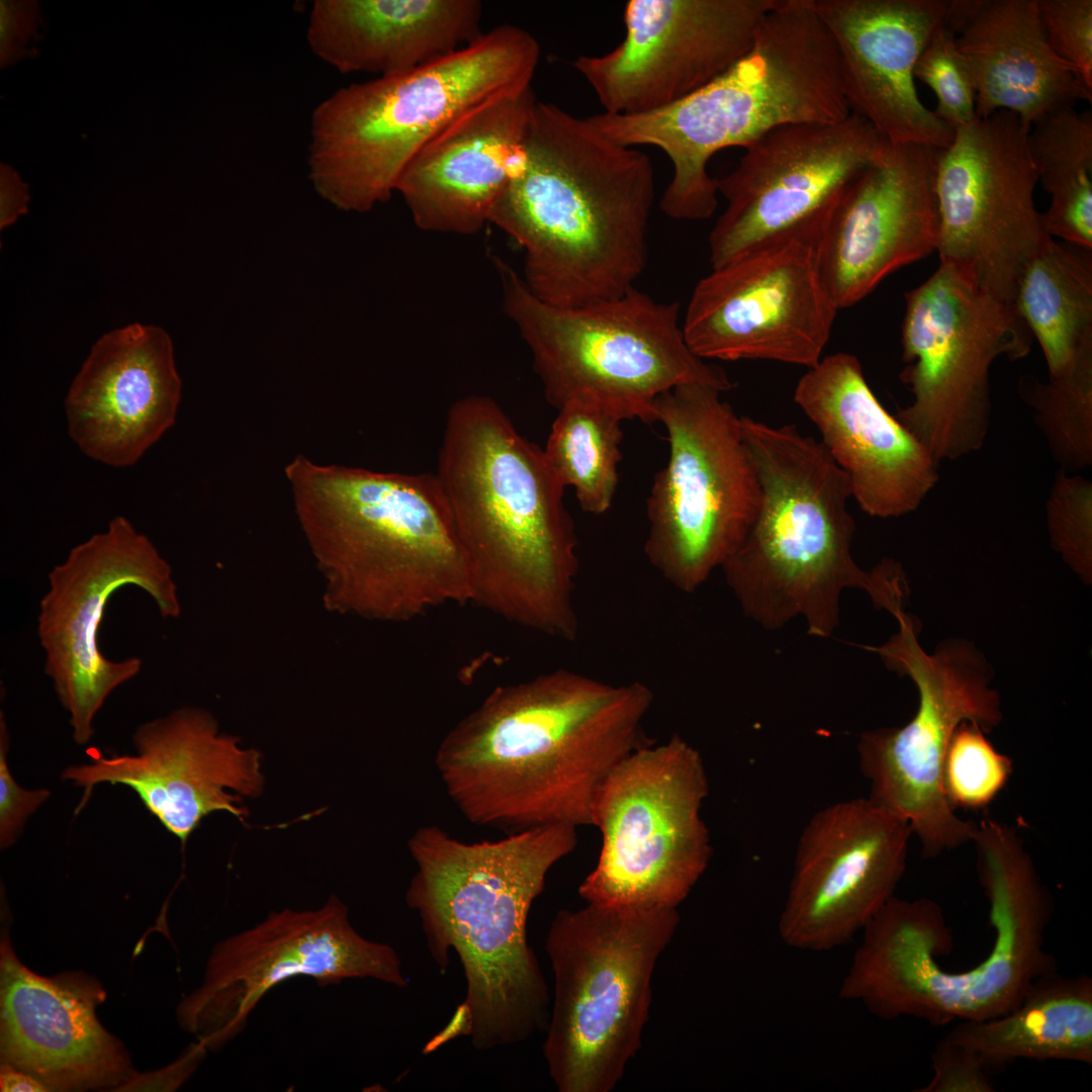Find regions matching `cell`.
Instances as JSON below:
<instances>
[{
    "mask_svg": "<svg viewBox=\"0 0 1092 1092\" xmlns=\"http://www.w3.org/2000/svg\"><path fill=\"white\" fill-rule=\"evenodd\" d=\"M850 114L839 58L812 0H780L750 50L713 81L665 108L636 115L603 112L592 126L626 147L653 146L673 174L660 198L670 218H709L717 207L708 162L729 147L746 149L797 123L836 122Z\"/></svg>",
    "mask_w": 1092,
    "mask_h": 1092,
    "instance_id": "7",
    "label": "cell"
},
{
    "mask_svg": "<svg viewBox=\"0 0 1092 1092\" xmlns=\"http://www.w3.org/2000/svg\"><path fill=\"white\" fill-rule=\"evenodd\" d=\"M933 1076L918 1092H993L987 1066L973 1050L945 1036L931 1055Z\"/></svg>",
    "mask_w": 1092,
    "mask_h": 1092,
    "instance_id": "41",
    "label": "cell"
},
{
    "mask_svg": "<svg viewBox=\"0 0 1092 1092\" xmlns=\"http://www.w3.org/2000/svg\"><path fill=\"white\" fill-rule=\"evenodd\" d=\"M1012 302L1042 349L1049 378L1092 365L1090 250L1049 240L1024 267Z\"/></svg>",
    "mask_w": 1092,
    "mask_h": 1092,
    "instance_id": "33",
    "label": "cell"
},
{
    "mask_svg": "<svg viewBox=\"0 0 1092 1092\" xmlns=\"http://www.w3.org/2000/svg\"><path fill=\"white\" fill-rule=\"evenodd\" d=\"M477 0H315L306 40L342 74L402 73L472 42L480 30Z\"/></svg>",
    "mask_w": 1092,
    "mask_h": 1092,
    "instance_id": "31",
    "label": "cell"
},
{
    "mask_svg": "<svg viewBox=\"0 0 1092 1092\" xmlns=\"http://www.w3.org/2000/svg\"><path fill=\"white\" fill-rule=\"evenodd\" d=\"M1032 410L1051 454L1062 469L1079 471L1092 464V365L1046 381L1022 376L1017 385Z\"/></svg>",
    "mask_w": 1092,
    "mask_h": 1092,
    "instance_id": "36",
    "label": "cell"
},
{
    "mask_svg": "<svg viewBox=\"0 0 1092 1092\" xmlns=\"http://www.w3.org/2000/svg\"><path fill=\"white\" fill-rule=\"evenodd\" d=\"M625 420L611 406L574 399L558 410L552 424L544 454L561 483L574 489L585 513L603 515L613 504Z\"/></svg>",
    "mask_w": 1092,
    "mask_h": 1092,
    "instance_id": "35",
    "label": "cell"
},
{
    "mask_svg": "<svg viewBox=\"0 0 1092 1092\" xmlns=\"http://www.w3.org/2000/svg\"><path fill=\"white\" fill-rule=\"evenodd\" d=\"M44 21L36 0L0 1V68L39 55Z\"/></svg>",
    "mask_w": 1092,
    "mask_h": 1092,
    "instance_id": "42",
    "label": "cell"
},
{
    "mask_svg": "<svg viewBox=\"0 0 1092 1092\" xmlns=\"http://www.w3.org/2000/svg\"><path fill=\"white\" fill-rule=\"evenodd\" d=\"M948 24L976 94V115L1016 114L1031 128L1092 91L1050 47L1037 0H951Z\"/></svg>",
    "mask_w": 1092,
    "mask_h": 1092,
    "instance_id": "30",
    "label": "cell"
},
{
    "mask_svg": "<svg viewBox=\"0 0 1092 1092\" xmlns=\"http://www.w3.org/2000/svg\"><path fill=\"white\" fill-rule=\"evenodd\" d=\"M532 88L502 92L463 111L411 160L395 191L426 232L471 235L519 167L536 103Z\"/></svg>",
    "mask_w": 1092,
    "mask_h": 1092,
    "instance_id": "29",
    "label": "cell"
},
{
    "mask_svg": "<svg viewBox=\"0 0 1092 1092\" xmlns=\"http://www.w3.org/2000/svg\"><path fill=\"white\" fill-rule=\"evenodd\" d=\"M48 578L37 616L44 673L70 714L75 741L84 744L107 697L142 668L138 657L113 661L99 649L107 602L118 588L135 585L152 597L163 618H176L181 610L177 586L153 542L121 516L75 546Z\"/></svg>",
    "mask_w": 1092,
    "mask_h": 1092,
    "instance_id": "18",
    "label": "cell"
},
{
    "mask_svg": "<svg viewBox=\"0 0 1092 1092\" xmlns=\"http://www.w3.org/2000/svg\"><path fill=\"white\" fill-rule=\"evenodd\" d=\"M987 1067L1017 1060L1092 1064V979L1057 971L1037 979L1008 1012L959 1021L946 1035Z\"/></svg>",
    "mask_w": 1092,
    "mask_h": 1092,
    "instance_id": "32",
    "label": "cell"
},
{
    "mask_svg": "<svg viewBox=\"0 0 1092 1092\" xmlns=\"http://www.w3.org/2000/svg\"><path fill=\"white\" fill-rule=\"evenodd\" d=\"M721 393L686 383L654 402L669 453L647 497L644 552L652 567L685 594L696 592L736 551L760 505L740 417Z\"/></svg>",
    "mask_w": 1092,
    "mask_h": 1092,
    "instance_id": "12",
    "label": "cell"
},
{
    "mask_svg": "<svg viewBox=\"0 0 1092 1092\" xmlns=\"http://www.w3.org/2000/svg\"><path fill=\"white\" fill-rule=\"evenodd\" d=\"M956 34L944 19L914 68V78L930 87L936 95L934 113L953 129L977 118L974 85L958 53Z\"/></svg>",
    "mask_w": 1092,
    "mask_h": 1092,
    "instance_id": "39",
    "label": "cell"
},
{
    "mask_svg": "<svg viewBox=\"0 0 1092 1092\" xmlns=\"http://www.w3.org/2000/svg\"><path fill=\"white\" fill-rule=\"evenodd\" d=\"M539 59L536 38L505 24L415 69L339 88L310 116L307 165L315 191L345 211L387 201L433 136L471 106L531 87Z\"/></svg>",
    "mask_w": 1092,
    "mask_h": 1092,
    "instance_id": "8",
    "label": "cell"
},
{
    "mask_svg": "<svg viewBox=\"0 0 1092 1092\" xmlns=\"http://www.w3.org/2000/svg\"><path fill=\"white\" fill-rule=\"evenodd\" d=\"M1 1091H49L48 1088L31 1075L1 1064L0 1074Z\"/></svg>",
    "mask_w": 1092,
    "mask_h": 1092,
    "instance_id": "46",
    "label": "cell"
},
{
    "mask_svg": "<svg viewBox=\"0 0 1092 1092\" xmlns=\"http://www.w3.org/2000/svg\"><path fill=\"white\" fill-rule=\"evenodd\" d=\"M29 187L9 164L0 163V229L13 224L28 211Z\"/></svg>",
    "mask_w": 1092,
    "mask_h": 1092,
    "instance_id": "45",
    "label": "cell"
},
{
    "mask_svg": "<svg viewBox=\"0 0 1092 1092\" xmlns=\"http://www.w3.org/2000/svg\"><path fill=\"white\" fill-rule=\"evenodd\" d=\"M889 142L861 116L776 128L717 179L726 207L709 235L712 268L788 240L815 244L848 184Z\"/></svg>",
    "mask_w": 1092,
    "mask_h": 1092,
    "instance_id": "17",
    "label": "cell"
},
{
    "mask_svg": "<svg viewBox=\"0 0 1092 1092\" xmlns=\"http://www.w3.org/2000/svg\"><path fill=\"white\" fill-rule=\"evenodd\" d=\"M708 794L703 757L679 735L628 755L596 797L592 826L602 846L580 897L607 906L677 908L711 860L701 815Z\"/></svg>",
    "mask_w": 1092,
    "mask_h": 1092,
    "instance_id": "14",
    "label": "cell"
},
{
    "mask_svg": "<svg viewBox=\"0 0 1092 1092\" xmlns=\"http://www.w3.org/2000/svg\"><path fill=\"white\" fill-rule=\"evenodd\" d=\"M899 630L877 652L886 666L915 684L919 704L902 727L861 733L859 767L871 787L870 799L902 818L922 845L925 857L973 840L977 824L956 814L943 789L944 756L963 722L990 732L1002 720L991 668L969 642L948 640L934 653L917 640L916 624L905 612L895 618Z\"/></svg>",
    "mask_w": 1092,
    "mask_h": 1092,
    "instance_id": "13",
    "label": "cell"
},
{
    "mask_svg": "<svg viewBox=\"0 0 1092 1092\" xmlns=\"http://www.w3.org/2000/svg\"><path fill=\"white\" fill-rule=\"evenodd\" d=\"M492 259L504 311L529 348L545 397L555 408L592 399L626 420L648 424L656 422L655 399L675 386L734 388L722 367L688 346L676 301H657L633 287L582 306H555L537 298L507 262Z\"/></svg>",
    "mask_w": 1092,
    "mask_h": 1092,
    "instance_id": "10",
    "label": "cell"
},
{
    "mask_svg": "<svg viewBox=\"0 0 1092 1092\" xmlns=\"http://www.w3.org/2000/svg\"><path fill=\"white\" fill-rule=\"evenodd\" d=\"M780 0H629L626 35L573 67L605 112L636 115L665 108L720 76L751 48Z\"/></svg>",
    "mask_w": 1092,
    "mask_h": 1092,
    "instance_id": "21",
    "label": "cell"
},
{
    "mask_svg": "<svg viewBox=\"0 0 1092 1092\" xmlns=\"http://www.w3.org/2000/svg\"><path fill=\"white\" fill-rule=\"evenodd\" d=\"M912 831L870 798L816 812L799 838L779 934L790 947L846 944L894 897Z\"/></svg>",
    "mask_w": 1092,
    "mask_h": 1092,
    "instance_id": "22",
    "label": "cell"
},
{
    "mask_svg": "<svg viewBox=\"0 0 1092 1092\" xmlns=\"http://www.w3.org/2000/svg\"><path fill=\"white\" fill-rule=\"evenodd\" d=\"M1028 143L1038 181L1051 196L1043 213L1049 235L1091 251V111L1061 107L1031 126Z\"/></svg>",
    "mask_w": 1092,
    "mask_h": 1092,
    "instance_id": "34",
    "label": "cell"
},
{
    "mask_svg": "<svg viewBox=\"0 0 1092 1092\" xmlns=\"http://www.w3.org/2000/svg\"><path fill=\"white\" fill-rule=\"evenodd\" d=\"M182 383L169 335L131 324L92 346L65 399L70 438L89 458L128 467L174 425Z\"/></svg>",
    "mask_w": 1092,
    "mask_h": 1092,
    "instance_id": "28",
    "label": "cell"
},
{
    "mask_svg": "<svg viewBox=\"0 0 1092 1092\" xmlns=\"http://www.w3.org/2000/svg\"><path fill=\"white\" fill-rule=\"evenodd\" d=\"M901 341L900 379L913 398L895 418L937 463L980 450L991 423L993 362L1030 351L1031 334L1013 302L940 263L905 293Z\"/></svg>",
    "mask_w": 1092,
    "mask_h": 1092,
    "instance_id": "15",
    "label": "cell"
},
{
    "mask_svg": "<svg viewBox=\"0 0 1092 1092\" xmlns=\"http://www.w3.org/2000/svg\"><path fill=\"white\" fill-rule=\"evenodd\" d=\"M294 510L335 612L405 622L471 602L467 566L435 474L285 467Z\"/></svg>",
    "mask_w": 1092,
    "mask_h": 1092,
    "instance_id": "6",
    "label": "cell"
},
{
    "mask_svg": "<svg viewBox=\"0 0 1092 1092\" xmlns=\"http://www.w3.org/2000/svg\"><path fill=\"white\" fill-rule=\"evenodd\" d=\"M576 844V828L567 825L479 842L458 840L435 825L412 835L417 871L406 903L418 912L442 972L453 950L466 979L463 1002L424 1053L459 1036L490 1050L547 1028L548 990L528 944L527 919L548 872Z\"/></svg>",
    "mask_w": 1092,
    "mask_h": 1092,
    "instance_id": "2",
    "label": "cell"
},
{
    "mask_svg": "<svg viewBox=\"0 0 1092 1092\" xmlns=\"http://www.w3.org/2000/svg\"><path fill=\"white\" fill-rule=\"evenodd\" d=\"M835 43L854 114L891 144L946 148L954 129L920 100L914 68L946 0H812Z\"/></svg>",
    "mask_w": 1092,
    "mask_h": 1092,
    "instance_id": "25",
    "label": "cell"
},
{
    "mask_svg": "<svg viewBox=\"0 0 1092 1092\" xmlns=\"http://www.w3.org/2000/svg\"><path fill=\"white\" fill-rule=\"evenodd\" d=\"M0 953L1 1064L31 1075L49 1091L119 1089L136 1075L122 1044L97 1018L105 992L94 978L78 972L39 976L7 939Z\"/></svg>",
    "mask_w": 1092,
    "mask_h": 1092,
    "instance_id": "26",
    "label": "cell"
},
{
    "mask_svg": "<svg viewBox=\"0 0 1092 1092\" xmlns=\"http://www.w3.org/2000/svg\"><path fill=\"white\" fill-rule=\"evenodd\" d=\"M8 734L1 712L0 721V845H12L25 820L50 797L44 789L25 790L12 777L7 764Z\"/></svg>",
    "mask_w": 1092,
    "mask_h": 1092,
    "instance_id": "43",
    "label": "cell"
},
{
    "mask_svg": "<svg viewBox=\"0 0 1092 1092\" xmlns=\"http://www.w3.org/2000/svg\"><path fill=\"white\" fill-rule=\"evenodd\" d=\"M794 399L817 427L866 514L907 515L937 483V462L882 406L854 355L839 352L821 359L800 378Z\"/></svg>",
    "mask_w": 1092,
    "mask_h": 1092,
    "instance_id": "27",
    "label": "cell"
},
{
    "mask_svg": "<svg viewBox=\"0 0 1092 1092\" xmlns=\"http://www.w3.org/2000/svg\"><path fill=\"white\" fill-rule=\"evenodd\" d=\"M1053 547L1086 582L1092 577V483L1060 468L1045 505Z\"/></svg>",
    "mask_w": 1092,
    "mask_h": 1092,
    "instance_id": "38",
    "label": "cell"
},
{
    "mask_svg": "<svg viewBox=\"0 0 1092 1092\" xmlns=\"http://www.w3.org/2000/svg\"><path fill=\"white\" fill-rule=\"evenodd\" d=\"M321 985L368 978L407 985L394 948L363 937L335 895L315 910L284 909L217 943L202 985L178 1007L181 1026L206 1049H216L245 1027L275 986L293 977Z\"/></svg>",
    "mask_w": 1092,
    "mask_h": 1092,
    "instance_id": "19",
    "label": "cell"
},
{
    "mask_svg": "<svg viewBox=\"0 0 1092 1092\" xmlns=\"http://www.w3.org/2000/svg\"><path fill=\"white\" fill-rule=\"evenodd\" d=\"M677 908L587 903L560 910L545 949L554 998L543 1054L560 1092H610L641 1048L656 963Z\"/></svg>",
    "mask_w": 1092,
    "mask_h": 1092,
    "instance_id": "9",
    "label": "cell"
},
{
    "mask_svg": "<svg viewBox=\"0 0 1092 1092\" xmlns=\"http://www.w3.org/2000/svg\"><path fill=\"white\" fill-rule=\"evenodd\" d=\"M134 755L97 756L62 775L84 789L79 810L99 783L132 789L147 809L182 844L210 813L225 811L243 820L246 799L263 789L261 754L218 730L198 708H183L147 722L133 735Z\"/></svg>",
    "mask_w": 1092,
    "mask_h": 1092,
    "instance_id": "23",
    "label": "cell"
},
{
    "mask_svg": "<svg viewBox=\"0 0 1092 1092\" xmlns=\"http://www.w3.org/2000/svg\"><path fill=\"white\" fill-rule=\"evenodd\" d=\"M971 722L956 729L943 761V789L956 809H981L989 805L1006 786L1012 772L1011 759L999 752Z\"/></svg>",
    "mask_w": 1092,
    "mask_h": 1092,
    "instance_id": "37",
    "label": "cell"
},
{
    "mask_svg": "<svg viewBox=\"0 0 1092 1092\" xmlns=\"http://www.w3.org/2000/svg\"><path fill=\"white\" fill-rule=\"evenodd\" d=\"M1029 131L1007 110L977 117L954 129L935 167L940 263L1010 302L1024 267L1052 239L1034 203Z\"/></svg>",
    "mask_w": 1092,
    "mask_h": 1092,
    "instance_id": "16",
    "label": "cell"
},
{
    "mask_svg": "<svg viewBox=\"0 0 1092 1092\" xmlns=\"http://www.w3.org/2000/svg\"><path fill=\"white\" fill-rule=\"evenodd\" d=\"M973 842L994 929L992 948L975 967L951 972L937 962L952 947L942 925L927 921L904 929L887 947L880 971L886 1001L897 1017L934 1026L993 1018L1015 1007L1037 979L1057 971L1045 949L1052 901L1015 829L983 819Z\"/></svg>",
    "mask_w": 1092,
    "mask_h": 1092,
    "instance_id": "11",
    "label": "cell"
},
{
    "mask_svg": "<svg viewBox=\"0 0 1092 1092\" xmlns=\"http://www.w3.org/2000/svg\"><path fill=\"white\" fill-rule=\"evenodd\" d=\"M207 1049L198 1041L173 1065L156 1073L138 1074L118 1090H175L191 1074Z\"/></svg>",
    "mask_w": 1092,
    "mask_h": 1092,
    "instance_id": "44",
    "label": "cell"
},
{
    "mask_svg": "<svg viewBox=\"0 0 1092 1092\" xmlns=\"http://www.w3.org/2000/svg\"><path fill=\"white\" fill-rule=\"evenodd\" d=\"M838 307L814 245L788 240L712 268L695 286L681 324L704 360H768L812 368Z\"/></svg>",
    "mask_w": 1092,
    "mask_h": 1092,
    "instance_id": "20",
    "label": "cell"
},
{
    "mask_svg": "<svg viewBox=\"0 0 1092 1092\" xmlns=\"http://www.w3.org/2000/svg\"><path fill=\"white\" fill-rule=\"evenodd\" d=\"M654 695L558 668L494 688L443 737L435 764L456 807L509 834L592 825L596 797L628 755L650 744Z\"/></svg>",
    "mask_w": 1092,
    "mask_h": 1092,
    "instance_id": "1",
    "label": "cell"
},
{
    "mask_svg": "<svg viewBox=\"0 0 1092 1092\" xmlns=\"http://www.w3.org/2000/svg\"><path fill=\"white\" fill-rule=\"evenodd\" d=\"M435 476L471 602L522 628L574 641L578 540L565 486L543 449L492 398L468 395L448 411Z\"/></svg>",
    "mask_w": 1092,
    "mask_h": 1092,
    "instance_id": "3",
    "label": "cell"
},
{
    "mask_svg": "<svg viewBox=\"0 0 1092 1092\" xmlns=\"http://www.w3.org/2000/svg\"><path fill=\"white\" fill-rule=\"evenodd\" d=\"M740 428L760 505L721 569L745 616L770 630L802 617L810 635L826 638L838 625L847 587L866 590L893 617L904 611L908 587L900 564L883 559L866 571L851 555L850 483L823 444L795 425L740 417Z\"/></svg>",
    "mask_w": 1092,
    "mask_h": 1092,
    "instance_id": "5",
    "label": "cell"
},
{
    "mask_svg": "<svg viewBox=\"0 0 1092 1092\" xmlns=\"http://www.w3.org/2000/svg\"><path fill=\"white\" fill-rule=\"evenodd\" d=\"M1046 40L1092 91V0H1037Z\"/></svg>",
    "mask_w": 1092,
    "mask_h": 1092,
    "instance_id": "40",
    "label": "cell"
},
{
    "mask_svg": "<svg viewBox=\"0 0 1092 1092\" xmlns=\"http://www.w3.org/2000/svg\"><path fill=\"white\" fill-rule=\"evenodd\" d=\"M653 200L645 153L537 100L521 163L489 222L522 248V278L537 298L575 307L635 287L646 266Z\"/></svg>",
    "mask_w": 1092,
    "mask_h": 1092,
    "instance_id": "4",
    "label": "cell"
},
{
    "mask_svg": "<svg viewBox=\"0 0 1092 1092\" xmlns=\"http://www.w3.org/2000/svg\"><path fill=\"white\" fill-rule=\"evenodd\" d=\"M940 149L891 144L844 189L814 249L838 309L889 274L936 251L935 167Z\"/></svg>",
    "mask_w": 1092,
    "mask_h": 1092,
    "instance_id": "24",
    "label": "cell"
}]
</instances>
